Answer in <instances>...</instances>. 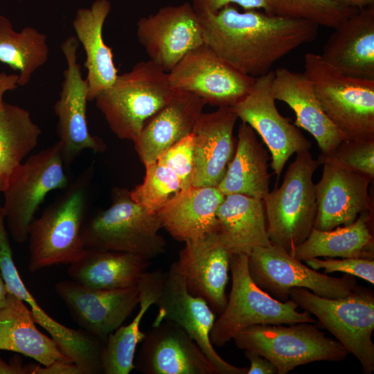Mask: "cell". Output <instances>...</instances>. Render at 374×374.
<instances>
[{
	"label": "cell",
	"mask_w": 374,
	"mask_h": 374,
	"mask_svg": "<svg viewBox=\"0 0 374 374\" xmlns=\"http://www.w3.org/2000/svg\"><path fill=\"white\" fill-rule=\"evenodd\" d=\"M238 117L229 107L202 112L193 131L195 172L193 186L217 187L232 160L236 142L233 130Z\"/></svg>",
	"instance_id": "21"
},
{
	"label": "cell",
	"mask_w": 374,
	"mask_h": 374,
	"mask_svg": "<svg viewBox=\"0 0 374 374\" xmlns=\"http://www.w3.org/2000/svg\"><path fill=\"white\" fill-rule=\"evenodd\" d=\"M205 105L195 94L175 90L133 141L143 165L155 162L165 150L191 134Z\"/></svg>",
	"instance_id": "23"
},
{
	"label": "cell",
	"mask_w": 374,
	"mask_h": 374,
	"mask_svg": "<svg viewBox=\"0 0 374 374\" xmlns=\"http://www.w3.org/2000/svg\"><path fill=\"white\" fill-rule=\"evenodd\" d=\"M305 262L313 269H323L325 274L343 272L374 284V260L357 258H342L341 260L326 258L321 260L312 258L305 260Z\"/></svg>",
	"instance_id": "40"
},
{
	"label": "cell",
	"mask_w": 374,
	"mask_h": 374,
	"mask_svg": "<svg viewBox=\"0 0 374 374\" xmlns=\"http://www.w3.org/2000/svg\"><path fill=\"white\" fill-rule=\"evenodd\" d=\"M111 10L109 0H95L89 8L78 10L72 25L75 37L84 50L88 100H94L118 76L112 48L103 39L105 21Z\"/></svg>",
	"instance_id": "27"
},
{
	"label": "cell",
	"mask_w": 374,
	"mask_h": 374,
	"mask_svg": "<svg viewBox=\"0 0 374 374\" xmlns=\"http://www.w3.org/2000/svg\"><path fill=\"white\" fill-rule=\"evenodd\" d=\"M42 131L30 112L19 106L0 105V174L6 177L37 145Z\"/></svg>",
	"instance_id": "35"
},
{
	"label": "cell",
	"mask_w": 374,
	"mask_h": 374,
	"mask_svg": "<svg viewBox=\"0 0 374 374\" xmlns=\"http://www.w3.org/2000/svg\"><path fill=\"white\" fill-rule=\"evenodd\" d=\"M156 161L167 166L177 175L180 179L182 190L193 186L195 172L193 133L165 150Z\"/></svg>",
	"instance_id": "38"
},
{
	"label": "cell",
	"mask_w": 374,
	"mask_h": 374,
	"mask_svg": "<svg viewBox=\"0 0 374 374\" xmlns=\"http://www.w3.org/2000/svg\"><path fill=\"white\" fill-rule=\"evenodd\" d=\"M92 172L90 166L31 222L27 240L30 271L70 265L86 251L81 231L89 204Z\"/></svg>",
	"instance_id": "2"
},
{
	"label": "cell",
	"mask_w": 374,
	"mask_h": 374,
	"mask_svg": "<svg viewBox=\"0 0 374 374\" xmlns=\"http://www.w3.org/2000/svg\"><path fill=\"white\" fill-rule=\"evenodd\" d=\"M17 74L0 73V105L3 102V97L6 92L15 89L18 85Z\"/></svg>",
	"instance_id": "44"
},
{
	"label": "cell",
	"mask_w": 374,
	"mask_h": 374,
	"mask_svg": "<svg viewBox=\"0 0 374 374\" xmlns=\"http://www.w3.org/2000/svg\"><path fill=\"white\" fill-rule=\"evenodd\" d=\"M61 145L57 141L29 157L9 175L2 211L14 240H28L34 215L46 196L69 185Z\"/></svg>",
	"instance_id": "10"
},
{
	"label": "cell",
	"mask_w": 374,
	"mask_h": 374,
	"mask_svg": "<svg viewBox=\"0 0 374 374\" xmlns=\"http://www.w3.org/2000/svg\"><path fill=\"white\" fill-rule=\"evenodd\" d=\"M0 374H26L24 366L19 360H15L7 364L0 358Z\"/></svg>",
	"instance_id": "45"
},
{
	"label": "cell",
	"mask_w": 374,
	"mask_h": 374,
	"mask_svg": "<svg viewBox=\"0 0 374 374\" xmlns=\"http://www.w3.org/2000/svg\"><path fill=\"white\" fill-rule=\"evenodd\" d=\"M272 90L276 100L286 103L294 112V125L315 139L321 154H330L344 136L324 113L304 73L280 67L274 71Z\"/></svg>",
	"instance_id": "25"
},
{
	"label": "cell",
	"mask_w": 374,
	"mask_h": 374,
	"mask_svg": "<svg viewBox=\"0 0 374 374\" xmlns=\"http://www.w3.org/2000/svg\"><path fill=\"white\" fill-rule=\"evenodd\" d=\"M198 15L204 44L235 70L254 78L271 71L278 60L318 35V26L309 21L258 9L241 11L233 5Z\"/></svg>",
	"instance_id": "1"
},
{
	"label": "cell",
	"mask_w": 374,
	"mask_h": 374,
	"mask_svg": "<svg viewBox=\"0 0 374 374\" xmlns=\"http://www.w3.org/2000/svg\"><path fill=\"white\" fill-rule=\"evenodd\" d=\"M171 87L199 96L206 105L231 107L251 91L255 78L235 70L202 44L168 73Z\"/></svg>",
	"instance_id": "13"
},
{
	"label": "cell",
	"mask_w": 374,
	"mask_h": 374,
	"mask_svg": "<svg viewBox=\"0 0 374 374\" xmlns=\"http://www.w3.org/2000/svg\"><path fill=\"white\" fill-rule=\"evenodd\" d=\"M46 39L45 34L30 26L15 31L10 19L0 15V62L19 72V87L26 86L48 61Z\"/></svg>",
	"instance_id": "34"
},
{
	"label": "cell",
	"mask_w": 374,
	"mask_h": 374,
	"mask_svg": "<svg viewBox=\"0 0 374 374\" xmlns=\"http://www.w3.org/2000/svg\"><path fill=\"white\" fill-rule=\"evenodd\" d=\"M230 270L232 284L227 303L210 332L213 346H224L237 333L254 325L315 323L312 314L299 311L293 301H278L255 283L248 268V255L233 254Z\"/></svg>",
	"instance_id": "7"
},
{
	"label": "cell",
	"mask_w": 374,
	"mask_h": 374,
	"mask_svg": "<svg viewBox=\"0 0 374 374\" xmlns=\"http://www.w3.org/2000/svg\"><path fill=\"white\" fill-rule=\"evenodd\" d=\"M236 346L265 357L286 374L297 366L314 362H341L349 353L314 323L259 324L247 328L233 338Z\"/></svg>",
	"instance_id": "9"
},
{
	"label": "cell",
	"mask_w": 374,
	"mask_h": 374,
	"mask_svg": "<svg viewBox=\"0 0 374 374\" xmlns=\"http://www.w3.org/2000/svg\"><path fill=\"white\" fill-rule=\"evenodd\" d=\"M274 71L256 78L249 93L231 109L258 133L271 154L270 166L278 179L294 154L310 150L312 143L278 112L272 90Z\"/></svg>",
	"instance_id": "12"
},
{
	"label": "cell",
	"mask_w": 374,
	"mask_h": 374,
	"mask_svg": "<svg viewBox=\"0 0 374 374\" xmlns=\"http://www.w3.org/2000/svg\"><path fill=\"white\" fill-rule=\"evenodd\" d=\"M26 374H86L75 363L56 362L48 366L28 364L24 366Z\"/></svg>",
	"instance_id": "42"
},
{
	"label": "cell",
	"mask_w": 374,
	"mask_h": 374,
	"mask_svg": "<svg viewBox=\"0 0 374 374\" xmlns=\"http://www.w3.org/2000/svg\"><path fill=\"white\" fill-rule=\"evenodd\" d=\"M184 243L175 262L188 291L204 299L214 312L222 313L227 303L226 288L233 254L215 233Z\"/></svg>",
	"instance_id": "20"
},
{
	"label": "cell",
	"mask_w": 374,
	"mask_h": 374,
	"mask_svg": "<svg viewBox=\"0 0 374 374\" xmlns=\"http://www.w3.org/2000/svg\"><path fill=\"white\" fill-rule=\"evenodd\" d=\"M55 290L81 329L104 343L139 303L138 285L122 289L100 290L64 280L55 284Z\"/></svg>",
	"instance_id": "18"
},
{
	"label": "cell",
	"mask_w": 374,
	"mask_h": 374,
	"mask_svg": "<svg viewBox=\"0 0 374 374\" xmlns=\"http://www.w3.org/2000/svg\"><path fill=\"white\" fill-rule=\"evenodd\" d=\"M303 73L345 141L374 140V80L345 75L311 52L304 56Z\"/></svg>",
	"instance_id": "4"
},
{
	"label": "cell",
	"mask_w": 374,
	"mask_h": 374,
	"mask_svg": "<svg viewBox=\"0 0 374 374\" xmlns=\"http://www.w3.org/2000/svg\"><path fill=\"white\" fill-rule=\"evenodd\" d=\"M269 159L256 132L241 122L234 156L217 188L224 195L240 194L263 200L269 193Z\"/></svg>",
	"instance_id": "31"
},
{
	"label": "cell",
	"mask_w": 374,
	"mask_h": 374,
	"mask_svg": "<svg viewBox=\"0 0 374 374\" xmlns=\"http://www.w3.org/2000/svg\"><path fill=\"white\" fill-rule=\"evenodd\" d=\"M373 215V212H363L353 223L329 231L312 228L291 255L301 261L319 257L374 260Z\"/></svg>",
	"instance_id": "33"
},
{
	"label": "cell",
	"mask_w": 374,
	"mask_h": 374,
	"mask_svg": "<svg viewBox=\"0 0 374 374\" xmlns=\"http://www.w3.org/2000/svg\"><path fill=\"white\" fill-rule=\"evenodd\" d=\"M248 268L255 283L282 302L290 299L293 288H305L319 296L339 299L352 294L358 287L353 276L334 277L319 272L273 244L256 247L248 255Z\"/></svg>",
	"instance_id": "11"
},
{
	"label": "cell",
	"mask_w": 374,
	"mask_h": 374,
	"mask_svg": "<svg viewBox=\"0 0 374 374\" xmlns=\"http://www.w3.org/2000/svg\"><path fill=\"white\" fill-rule=\"evenodd\" d=\"M224 197L217 187L181 190L157 213L162 228L175 240L184 242L216 233V213Z\"/></svg>",
	"instance_id": "26"
},
{
	"label": "cell",
	"mask_w": 374,
	"mask_h": 374,
	"mask_svg": "<svg viewBox=\"0 0 374 374\" xmlns=\"http://www.w3.org/2000/svg\"><path fill=\"white\" fill-rule=\"evenodd\" d=\"M322 175L315 184L317 204L313 228L332 230L353 223L363 212H373L369 186L373 179L320 154Z\"/></svg>",
	"instance_id": "16"
},
{
	"label": "cell",
	"mask_w": 374,
	"mask_h": 374,
	"mask_svg": "<svg viewBox=\"0 0 374 374\" xmlns=\"http://www.w3.org/2000/svg\"><path fill=\"white\" fill-rule=\"evenodd\" d=\"M244 354L250 361V367L247 370V374L277 373L275 366L265 357L249 350H244Z\"/></svg>",
	"instance_id": "43"
},
{
	"label": "cell",
	"mask_w": 374,
	"mask_h": 374,
	"mask_svg": "<svg viewBox=\"0 0 374 374\" xmlns=\"http://www.w3.org/2000/svg\"><path fill=\"white\" fill-rule=\"evenodd\" d=\"M157 213L136 203L125 188L112 191L111 205L94 215L81 231L86 249L133 253L147 260L166 251Z\"/></svg>",
	"instance_id": "5"
},
{
	"label": "cell",
	"mask_w": 374,
	"mask_h": 374,
	"mask_svg": "<svg viewBox=\"0 0 374 374\" xmlns=\"http://www.w3.org/2000/svg\"><path fill=\"white\" fill-rule=\"evenodd\" d=\"M323 156L337 160L355 170L374 178V140H346L330 154Z\"/></svg>",
	"instance_id": "39"
},
{
	"label": "cell",
	"mask_w": 374,
	"mask_h": 374,
	"mask_svg": "<svg viewBox=\"0 0 374 374\" xmlns=\"http://www.w3.org/2000/svg\"><path fill=\"white\" fill-rule=\"evenodd\" d=\"M346 8L359 10L374 6V0H334Z\"/></svg>",
	"instance_id": "46"
},
{
	"label": "cell",
	"mask_w": 374,
	"mask_h": 374,
	"mask_svg": "<svg viewBox=\"0 0 374 374\" xmlns=\"http://www.w3.org/2000/svg\"><path fill=\"white\" fill-rule=\"evenodd\" d=\"M155 305L158 311L153 324L169 321L179 326L197 344L220 374H247V368L231 364L215 350L210 332L215 314L204 299L189 293L175 262L165 273L163 289Z\"/></svg>",
	"instance_id": "17"
},
{
	"label": "cell",
	"mask_w": 374,
	"mask_h": 374,
	"mask_svg": "<svg viewBox=\"0 0 374 374\" xmlns=\"http://www.w3.org/2000/svg\"><path fill=\"white\" fill-rule=\"evenodd\" d=\"M143 181L130 190L131 198L153 213L182 190L177 175L167 166L155 161L145 165Z\"/></svg>",
	"instance_id": "36"
},
{
	"label": "cell",
	"mask_w": 374,
	"mask_h": 374,
	"mask_svg": "<svg viewBox=\"0 0 374 374\" xmlns=\"http://www.w3.org/2000/svg\"><path fill=\"white\" fill-rule=\"evenodd\" d=\"M79 42L75 36L61 44L66 69L64 71L60 98L53 109L57 117V134L65 165H71L84 150L103 152L106 146L98 137L91 134L88 127L87 105L88 83L83 78L77 60Z\"/></svg>",
	"instance_id": "14"
},
{
	"label": "cell",
	"mask_w": 374,
	"mask_h": 374,
	"mask_svg": "<svg viewBox=\"0 0 374 374\" xmlns=\"http://www.w3.org/2000/svg\"><path fill=\"white\" fill-rule=\"evenodd\" d=\"M216 216L217 238L232 254L249 255L256 247L271 245L263 200L240 194L226 195Z\"/></svg>",
	"instance_id": "28"
},
{
	"label": "cell",
	"mask_w": 374,
	"mask_h": 374,
	"mask_svg": "<svg viewBox=\"0 0 374 374\" xmlns=\"http://www.w3.org/2000/svg\"><path fill=\"white\" fill-rule=\"evenodd\" d=\"M8 293L0 271V308L5 304Z\"/></svg>",
	"instance_id": "47"
},
{
	"label": "cell",
	"mask_w": 374,
	"mask_h": 374,
	"mask_svg": "<svg viewBox=\"0 0 374 374\" xmlns=\"http://www.w3.org/2000/svg\"><path fill=\"white\" fill-rule=\"evenodd\" d=\"M334 29L322 59L345 75L374 80V6L357 10Z\"/></svg>",
	"instance_id": "24"
},
{
	"label": "cell",
	"mask_w": 374,
	"mask_h": 374,
	"mask_svg": "<svg viewBox=\"0 0 374 374\" xmlns=\"http://www.w3.org/2000/svg\"><path fill=\"white\" fill-rule=\"evenodd\" d=\"M271 14L309 21L319 26L336 28L357 10L334 0H269Z\"/></svg>",
	"instance_id": "37"
},
{
	"label": "cell",
	"mask_w": 374,
	"mask_h": 374,
	"mask_svg": "<svg viewBox=\"0 0 374 374\" xmlns=\"http://www.w3.org/2000/svg\"><path fill=\"white\" fill-rule=\"evenodd\" d=\"M150 262L141 256L121 251L87 249L69 265L71 279L88 287L115 290L137 285Z\"/></svg>",
	"instance_id": "30"
},
{
	"label": "cell",
	"mask_w": 374,
	"mask_h": 374,
	"mask_svg": "<svg viewBox=\"0 0 374 374\" xmlns=\"http://www.w3.org/2000/svg\"><path fill=\"white\" fill-rule=\"evenodd\" d=\"M136 37L149 60L166 73L204 44L200 19L190 2L164 6L141 17L136 24Z\"/></svg>",
	"instance_id": "15"
},
{
	"label": "cell",
	"mask_w": 374,
	"mask_h": 374,
	"mask_svg": "<svg viewBox=\"0 0 374 374\" xmlns=\"http://www.w3.org/2000/svg\"><path fill=\"white\" fill-rule=\"evenodd\" d=\"M175 92L168 73L149 60L118 75L94 100L112 132L120 139L134 141Z\"/></svg>",
	"instance_id": "3"
},
{
	"label": "cell",
	"mask_w": 374,
	"mask_h": 374,
	"mask_svg": "<svg viewBox=\"0 0 374 374\" xmlns=\"http://www.w3.org/2000/svg\"><path fill=\"white\" fill-rule=\"evenodd\" d=\"M134 360L144 374H220L197 344L179 326L163 321L145 334Z\"/></svg>",
	"instance_id": "19"
},
{
	"label": "cell",
	"mask_w": 374,
	"mask_h": 374,
	"mask_svg": "<svg viewBox=\"0 0 374 374\" xmlns=\"http://www.w3.org/2000/svg\"><path fill=\"white\" fill-rule=\"evenodd\" d=\"M290 299L315 316L321 326L357 359L365 374L374 371V294L371 290L358 286L346 296L328 299L296 287L290 290Z\"/></svg>",
	"instance_id": "8"
},
{
	"label": "cell",
	"mask_w": 374,
	"mask_h": 374,
	"mask_svg": "<svg viewBox=\"0 0 374 374\" xmlns=\"http://www.w3.org/2000/svg\"><path fill=\"white\" fill-rule=\"evenodd\" d=\"M0 271L8 291L30 307L36 323L50 334L66 356L86 374L103 373L101 352L104 342L82 329L68 328L48 316L26 288L12 256L0 259Z\"/></svg>",
	"instance_id": "22"
},
{
	"label": "cell",
	"mask_w": 374,
	"mask_h": 374,
	"mask_svg": "<svg viewBox=\"0 0 374 374\" xmlns=\"http://www.w3.org/2000/svg\"><path fill=\"white\" fill-rule=\"evenodd\" d=\"M7 178L0 174V192L3 193L7 184Z\"/></svg>",
	"instance_id": "48"
},
{
	"label": "cell",
	"mask_w": 374,
	"mask_h": 374,
	"mask_svg": "<svg viewBox=\"0 0 374 374\" xmlns=\"http://www.w3.org/2000/svg\"><path fill=\"white\" fill-rule=\"evenodd\" d=\"M165 273L159 269L147 271L138 283L139 310L129 324L110 333L101 352V365L105 374H128L134 368L137 345L145 337L140 330L141 319L157 301L163 286Z\"/></svg>",
	"instance_id": "32"
},
{
	"label": "cell",
	"mask_w": 374,
	"mask_h": 374,
	"mask_svg": "<svg viewBox=\"0 0 374 374\" xmlns=\"http://www.w3.org/2000/svg\"><path fill=\"white\" fill-rule=\"evenodd\" d=\"M320 165L309 150L296 153L281 185L263 199L271 244L290 254L313 228L317 210L313 175Z\"/></svg>",
	"instance_id": "6"
},
{
	"label": "cell",
	"mask_w": 374,
	"mask_h": 374,
	"mask_svg": "<svg viewBox=\"0 0 374 374\" xmlns=\"http://www.w3.org/2000/svg\"><path fill=\"white\" fill-rule=\"evenodd\" d=\"M0 350L22 354L42 366L56 362L73 363L52 337L38 330L26 303L10 292L0 308Z\"/></svg>",
	"instance_id": "29"
},
{
	"label": "cell",
	"mask_w": 374,
	"mask_h": 374,
	"mask_svg": "<svg viewBox=\"0 0 374 374\" xmlns=\"http://www.w3.org/2000/svg\"><path fill=\"white\" fill-rule=\"evenodd\" d=\"M197 13L215 12L229 5L238 6L243 10L258 9L271 14L269 0H190Z\"/></svg>",
	"instance_id": "41"
}]
</instances>
